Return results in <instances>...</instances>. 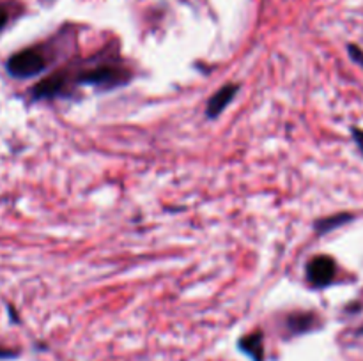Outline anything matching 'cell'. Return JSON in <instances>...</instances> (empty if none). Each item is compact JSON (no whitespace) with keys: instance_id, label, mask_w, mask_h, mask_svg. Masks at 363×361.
<instances>
[{"instance_id":"cell-1","label":"cell","mask_w":363,"mask_h":361,"mask_svg":"<svg viewBox=\"0 0 363 361\" xmlns=\"http://www.w3.org/2000/svg\"><path fill=\"white\" fill-rule=\"evenodd\" d=\"M7 73L16 80H27V78L38 76L41 71L46 69V59L38 48H27L14 53L6 62Z\"/></svg>"},{"instance_id":"cell-6","label":"cell","mask_w":363,"mask_h":361,"mask_svg":"<svg viewBox=\"0 0 363 361\" xmlns=\"http://www.w3.org/2000/svg\"><path fill=\"white\" fill-rule=\"evenodd\" d=\"M351 219H354V214H351V212H337V214L328 216V218L318 219L315 222V230H318V234H328L350 223Z\"/></svg>"},{"instance_id":"cell-3","label":"cell","mask_w":363,"mask_h":361,"mask_svg":"<svg viewBox=\"0 0 363 361\" xmlns=\"http://www.w3.org/2000/svg\"><path fill=\"white\" fill-rule=\"evenodd\" d=\"M337 264L328 255H318L307 265V278L314 287H326L335 280Z\"/></svg>"},{"instance_id":"cell-2","label":"cell","mask_w":363,"mask_h":361,"mask_svg":"<svg viewBox=\"0 0 363 361\" xmlns=\"http://www.w3.org/2000/svg\"><path fill=\"white\" fill-rule=\"evenodd\" d=\"M131 73L128 69L117 66H98L92 67V69L84 71L80 76L77 78L78 84L85 85H94V87H103V88H112L117 85L128 84Z\"/></svg>"},{"instance_id":"cell-5","label":"cell","mask_w":363,"mask_h":361,"mask_svg":"<svg viewBox=\"0 0 363 361\" xmlns=\"http://www.w3.org/2000/svg\"><path fill=\"white\" fill-rule=\"evenodd\" d=\"M238 88H240L238 85L230 84V85H223L220 91H216L215 96L208 101V108H206L208 117H218L220 113L230 105V101H233L234 96H236Z\"/></svg>"},{"instance_id":"cell-10","label":"cell","mask_w":363,"mask_h":361,"mask_svg":"<svg viewBox=\"0 0 363 361\" xmlns=\"http://www.w3.org/2000/svg\"><path fill=\"white\" fill-rule=\"evenodd\" d=\"M353 138L354 142H357L358 149H360L363 156V130H360V127H353Z\"/></svg>"},{"instance_id":"cell-8","label":"cell","mask_w":363,"mask_h":361,"mask_svg":"<svg viewBox=\"0 0 363 361\" xmlns=\"http://www.w3.org/2000/svg\"><path fill=\"white\" fill-rule=\"evenodd\" d=\"M312 322H314V317H312L311 314H303V315H296V317L291 319L289 324L294 331H307V329L312 326Z\"/></svg>"},{"instance_id":"cell-9","label":"cell","mask_w":363,"mask_h":361,"mask_svg":"<svg viewBox=\"0 0 363 361\" xmlns=\"http://www.w3.org/2000/svg\"><path fill=\"white\" fill-rule=\"evenodd\" d=\"M347 53H350L351 60H353L354 64H358V66L363 67V50L360 48V46L347 45Z\"/></svg>"},{"instance_id":"cell-11","label":"cell","mask_w":363,"mask_h":361,"mask_svg":"<svg viewBox=\"0 0 363 361\" xmlns=\"http://www.w3.org/2000/svg\"><path fill=\"white\" fill-rule=\"evenodd\" d=\"M16 354L13 350H7V349H0V360H7V357H14Z\"/></svg>"},{"instance_id":"cell-12","label":"cell","mask_w":363,"mask_h":361,"mask_svg":"<svg viewBox=\"0 0 363 361\" xmlns=\"http://www.w3.org/2000/svg\"><path fill=\"white\" fill-rule=\"evenodd\" d=\"M7 23V13L0 7V28H4V25Z\"/></svg>"},{"instance_id":"cell-4","label":"cell","mask_w":363,"mask_h":361,"mask_svg":"<svg viewBox=\"0 0 363 361\" xmlns=\"http://www.w3.org/2000/svg\"><path fill=\"white\" fill-rule=\"evenodd\" d=\"M67 85V76L66 73H55L52 76L45 78L43 81H39L34 88H32V96L35 99H45V98H53V96L60 94V92L66 88Z\"/></svg>"},{"instance_id":"cell-7","label":"cell","mask_w":363,"mask_h":361,"mask_svg":"<svg viewBox=\"0 0 363 361\" xmlns=\"http://www.w3.org/2000/svg\"><path fill=\"white\" fill-rule=\"evenodd\" d=\"M240 347L243 349V353H247L248 356L254 361H262V336L261 333H254V335L245 336L240 342Z\"/></svg>"}]
</instances>
